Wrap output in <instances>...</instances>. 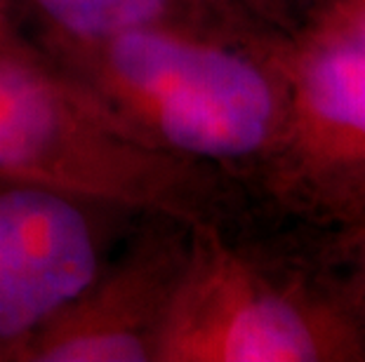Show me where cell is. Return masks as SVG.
<instances>
[{
	"instance_id": "1",
	"label": "cell",
	"mask_w": 365,
	"mask_h": 362,
	"mask_svg": "<svg viewBox=\"0 0 365 362\" xmlns=\"http://www.w3.org/2000/svg\"><path fill=\"white\" fill-rule=\"evenodd\" d=\"M43 55L130 132L175 158L247 156L274 127L267 75L182 26L139 28Z\"/></svg>"
},
{
	"instance_id": "2",
	"label": "cell",
	"mask_w": 365,
	"mask_h": 362,
	"mask_svg": "<svg viewBox=\"0 0 365 362\" xmlns=\"http://www.w3.org/2000/svg\"><path fill=\"white\" fill-rule=\"evenodd\" d=\"M180 163L130 132L43 52L0 28V179L170 217L182 203Z\"/></svg>"
},
{
	"instance_id": "3",
	"label": "cell",
	"mask_w": 365,
	"mask_h": 362,
	"mask_svg": "<svg viewBox=\"0 0 365 362\" xmlns=\"http://www.w3.org/2000/svg\"><path fill=\"white\" fill-rule=\"evenodd\" d=\"M92 200L0 179V362L71 306L108 261Z\"/></svg>"
},
{
	"instance_id": "4",
	"label": "cell",
	"mask_w": 365,
	"mask_h": 362,
	"mask_svg": "<svg viewBox=\"0 0 365 362\" xmlns=\"http://www.w3.org/2000/svg\"><path fill=\"white\" fill-rule=\"evenodd\" d=\"M144 228L108 257L76 302L21 346L12 362H153L177 271L168 245Z\"/></svg>"
},
{
	"instance_id": "5",
	"label": "cell",
	"mask_w": 365,
	"mask_h": 362,
	"mask_svg": "<svg viewBox=\"0 0 365 362\" xmlns=\"http://www.w3.org/2000/svg\"><path fill=\"white\" fill-rule=\"evenodd\" d=\"M212 356L227 362L316 360L314 334L302 313L281 297H245L217 325H207L175 344L163 360Z\"/></svg>"
},
{
	"instance_id": "6",
	"label": "cell",
	"mask_w": 365,
	"mask_h": 362,
	"mask_svg": "<svg viewBox=\"0 0 365 362\" xmlns=\"http://www.w3.org/2000/svg\"><path fill=\"white\" fill-rule=\"evenodd\" d=\"M43 52L85 48L151 26H180L182 0H21Z\"/></svg>"
},
{
	"instance_id": "7",
	"label": "cell",
	"mask_w": 365,
	"mask_h": 362,
	"mask_svg": "<svg viewBox=\"0 0 365 362\" xmlns=\"http://www.w3.org/2000/svg\"><path fill=\"white\" fill-rule=\"evenodd\" d=\"M304 87L318 115L365 129V52L323 55L309 68Z\"/></svg>"
},
{
	"instance_id": "8",
	"label": "cell",
	"mask_w": 365,
	"mask_h": 362,
	"mask_svg": "<svg viewBox=\"0 0 365 362\" xmlns=\"http://www.w3.org/2000/svg\"><path fill=\"white\" fill-rule=\"evenodd\" d=\"M0 5H3V0H0ZM0 28H3V7H0Z\"/></svg>"
}]
</instances>
